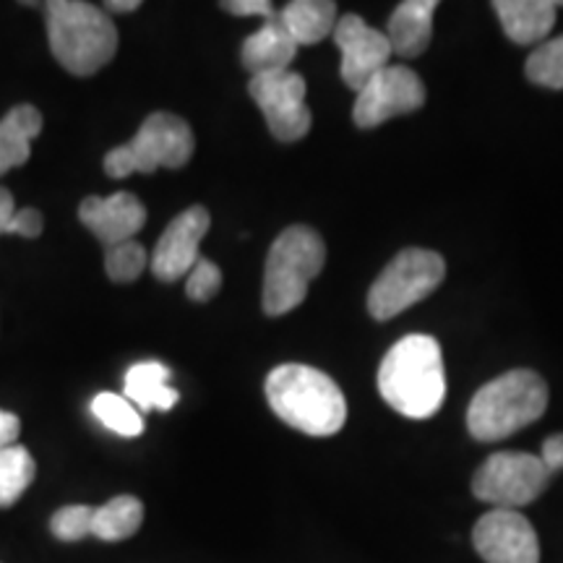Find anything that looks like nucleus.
<instances>
[{
    "mask_svg": "<svg viewBox=\"0 0 563 563\" xmlns=\"http://www.w3.org/2000/svg\"><path fill=\"white\" fill-rule=\"evenodd\" d=\"M426 87L420 76L405 66H386L357 91L352 121L357 129H376L397 115H407L422 108Z\"/></svg>",
    "mask_w": 563,
    "mask_h": 563,
    "instance_id": "nucleus-10",
    "label": "nucleus"
},
{
    "mask_svg": "<svg viewBox=\"0 0 563 563\" xmlns=\"http://www.w3.org/2000/svg\"><path fill=\"white\" fill-rule=\"evenodd\" d=\"M306 79L292 68L251 76L249 84V95L264 112L272 136L285 144L300 141L313 125L311 108L306 104Z\"/></svg>",
    "mask_w": 563,
    "mask_h": 563,
    "instance_id": "nucleus-9",
    "label": "nucleus"
},
{
    "mask_svg": "<svg viewBox=\"0 0 563 563\" xmlns=\"http://www.w3.org/2000/svg\"><path fill=\"white\" fill-rule=\"evenodd\" d=\"M139 0H108L104 3V11H121V13H131L139 9Z\"/></svg>",
    "mask_w": 563,
    "mask_h": 563,
    "instance_id": "nucleus-33",
    "label": "nucleus"
},
{
    "mask_svg": "<svg viewBox=\"0 0 563 563\" xmlns=\"http://www.w3.org/2000/svg\"><path fill=\"white\" fill-rule=\"evenodd\" d=\"M146 264H150V258H146L144 245L136 241L110 245L108 256H104V272H108L112 282H121V285L139 279L144 274Z\"/></svg>",
    "mask_w": 563,
    "mask_h": 563,
    "instance_id": "nucleus-25",
    "label": "nucleus"
},
{
    "mask_svg": "<svg viewBox=\"0 0 563 563\" xmlns=\"http://www.w3.org/2000/svg\"><path fill=\"white\" fill-rule=\"evenodd\" d=\"M144 525V504L136 496H115L108 504L95 509L91 534L104 543H121L139 532Z\"/></svg>",
    "mask_w": 563,
    "mask_h": 563,
    "instance_id": "nucleus-21",
    "label": "nucleus"
},
{
    "mask_svg": "<svg viewBox=\"0 0 563 563\" xmlns=\"http://www.w3.org/2000/svg\"><path fill=\"white\" fill-rule=\"evenodd\" d=\"M42 228H45V222H42V214L37 209H19L5 232H11V235H21V238H37Z\"/></svg>",
    "mask_w": 563,
    "mask_h": 563,
    "instance_id": "nucleus-28",
    "label": "nucleus"
},
{
    "mask_svg": "<svg viewBox=\"0 0 563 563\" xmlns=\"http://www.w3.org/2000/svg\"><path fill=\"white\" fill-rule=\"evenodd\" d=\"M243 66L251 70L253 76L258 74H274V70H290L295 55H298V42L292 40V34L285 30L279 13L269 21H264V26L258 32H253L251 37L243 42Z\"/></svg>",
    "mask_w": 563,
    "mask_h": 563,
    "instance_id": "nucleus-17",
    "label": "nucleus"
},
{
    "mask_svg": "<svg viewBox=\"0 0 563 563\" xmlns=\"http://www.w3.org/2000/svg\"><path fill=\"white\" fill-rule=\"evenodd\" d=\"M561 0H496L493 11L501 19L504 32L517 45H543L555 24Z\"/></svg>",
    "mask_w": 563,
    "mask_h": 563,
    "instance_id": "nucleus-16",
    "label": "nucleus"
},
{
    "mask_svg": "<svg viewBox=\"0 0 563 563\" xmlns=\"http://www.w3.org/2000/svg\"><path fill=\"white\" fill-rule=\"evenodd\" d=\"M91 415L102 422L104 428H110L112 433L125 435V439H136L144 433V418L133 407L123 394L102 391L91 399Z\"/></svg>",
    "mask_w": 563,
    "mask_h": 563,
    "instance_id": "nucleus-23",
    "label": "nucleus"
},
{
    "mask_svg": "<svg viewBox=\"0 0 563 563\" xmlns=\"http://www.w3.org/2000/svg\"><path fill=\"white\" fill-rule=\"evenodd\" d=\"M21 433V420L13 412L0 410V449H9L16 443Z\"/></svg>",
    "mask_w": 563,
    "mask_h": 563,
    "instance_id": "nucleus-31",
    "label": "nucleus"
},
{
    "mask_svg": "<svg viewBox=\"0 0 563 563\" xmlns=\"http://www.w3.org/2000/svg\"><path fill=\"white\" fill-rule=\"evenodd\" d=\"M47 40L68 74L91 76L118 51V30L108 11L84 0H51L45 5Z\"/></svg>",
    "mask_w": 563,
    "mask_h": 563,
    "instance_id": "nucleus-3",
    "label": "nucleus"
},
{
    "mask_svg": "<svg viewBox=\"0 0 563 563\" xmlns=\"http://www.w3.org/2000/svg\"><path fill=\"white\" fill-rule=\"evenodd\" d=\"M327 262V245L313 228L292 224L279 232L266 256L264 269V313L285 316L306 300L308 287Z\"/></svg>",
    "mask_w": 563,
    "mask_h": 563,
    "instance_id": "nucleus-5",
    "label": "nucleus"
},
{
    "mask_svg": "<svg viewBox=\"0 0 563 563\" xmlns=\"http://www.w3.org/2000/svg\"><path fill=\"white\" fill-rule=\"evenodd\" d=\"M551 473L540 456L527 452H496L475 473L473 493L493 509L519 511L545 490Z\"/></svg>",
    "mask_w": 563,
    "mask_h": 563,
    "instance_id": "nucleus-8",
    "label": "nucleus"
},
{
    "mask_svg": "<svg viewBox=\"0 0 563 563\" xmlns=\"http://www.w3.org/2000/svg\"><path fill=\"white\" fill-rule=\"evenodd\" d=\"M34 475H37V464L24 446L13 443L9 449H0V509L16 504L32 485Z\"/></svg>",
    "mask_w": 563,
    "mask_h": 563,
    "instance_id": "nucleus-22",
    "label": "nucleus"
},
{
    "mask_svg": "<svg viewBox=\"0 0 563 563\" xmlns=\"http://www.w3.org/2000/svg\"><path fill=\"white\" fill-rule=\"evenodd\" d=\"M378 391L399 415L426 420L446 397L441 344L428 334H410L386 352L378 368Z\"/></svg>",
    "mask_w": 563,
    "mask_h": 563,
    "instance_id": "nucleus-1",
    "label": "nucleus"
},
{
    "mask_svg": "<svg viewBox=\"0 0 563 563\" xmlns=\"http://www.w3.org/2000/svg\"><path fill=\"white\" fill-rule=\"evenodd\" d=\"M91 519H95V509L91 506H63V509L53 514L51 530L63 543H79V540L91 534Z\"/></svg>",
    "mask_w": 563,
    "mask_h": 563,
    "instance_id": "nucleus-26",
    "label": "nucleus"
},
{
    "mask_svg": "<svg viewBox=\"0 0 563 563\" xmlns=\"http://www.w3.org/2000/svg\"><path fill=\"white\" fill-rule=\"evenodd\" d=\"M282 24L300 45H316L334 34L336 26V3L332 0H292L279 11Z\"/></svg>",
    "mask_w": 563,
    "mask_h": 563,
    "instance_id": "nucleus-20",
    "label": "nucleus"
},
{
    "mask_svg": "<svg viewBox=\"0 0 563 563\" xmlns=\"http://www.w3.org/2000/svg\"><path fill=\"white\" fill-rule=\"evenodd\" d=\"M266 399L279 420L308 435H334L347 420V402L332 376L302 363L277 365L266 376Z\"/></svg>",
    "mask_w": 563,
    "mask_h": 563,
    "instance_id": "nucleus-2",
    "label": "nucleus"
},
{
    "mask_svg": "<svg viewBox=\"0 0 563 563\" xmlns=\"http://www.w3.org/2000/svg\"><path fill=\"white\" fill-rule=\"evenodd\" d=\"M527 79L545 89H563V34L545 40L527 58Z\"/></svg>",
    "mask_w": 563,
    "mask_h": 563,
    "instance_id": "nucleus-24",
    "label": "nucleus"
},
{
    "mask_svg": "<svg viewBox=\"0 0 563 563\" xmlns=\"http://www.w3.org/2000/svg\"><path fill=\"white\" fill-rule=\"evenodd\" d=\"M473 543L485 563H540L538 532L519 511L483 514L473 530Z\"/></svg>",
    "mask_w": 563,
    "mask_h": 563,
    "instance_id": "nucleus-11",
    "label": "nucleus"
},
{
    "mask_svg": "<svg viewBox=\"0 0 563 563\" xmlns=\"http://www.w3.org/2000/svg\"><path fill=\"white\" fill-rule=\"evenodd\" d=\"M196 139L191 125L173 112H152L129 144L115 146L104 157V173L110 178H129L133 173H154L159 167L188 165L194 157Z\"/></svg>",
    "mask_w": 563,
    "mask_h": 563,
    "instance_id": "nucleus-6",
    "label": "nucleus"
},
{
    "mask_svg": "<svg viewBox=\"0 0 563 563\" xmlns=\"http://www.w3.org/2000/svg\"><path fill=\"white\" fill-rule=\"evenodd\" d=\"M222 287V272L220 266L209 258H199V264L194 266L191 274L186 279V295L196 302H207L220 292Z\"/></svg>",
    "mask_w": 563,
    "mask_h": 563,
    "instance_id": "nucleus-27",
    "label": "nucleus"
},
{
    "mask_svg": "<svg viewBox=\"0 0 563 563\" xmlns=\"http://www.w3.org/2000/svg\"><path fill=\"white\" fill-rule=\"evenodd\" d=\"M222 9L232 16H262L264 21L277 16L269 0H230V3H222Z\"/></svg>",
    "mask_w": 563,
    "mask_h": 563,
    "instance_id": "nucleus-29",
    "label": "nucleus"
},
{
    "mask_svg": "<svg viewBox=\"0 0 563 563\" xmlns=\"http://www.w3.org/2000/svg\"><path fill=\"white\" fill-rule=\"evenodd\" d=\"M334 42L342 51V79L352 91H361L394 55L386 32L373 30L355 13L336 21Z\"/></svg>",
    "mask_w": 563,
    "mask_h": 563,
    "instance_id": "nucleus-12",
    "label": "nucleus"
},
{
    "mask_svg": "<svg viewBox=\"0 0 563 563\" xmlns=\"http://www.w3.org/2000/svg\"><path fill=\"white\" fill-rule=\"evenodd\" d=\"M170 368L165 363L157 361H144L131 365L129 373H125V386H123V397L136 407V410L152 412V410H173L178 405L180 394L178 389H173L170 384Z\"/></svg>",
    "mask_w": 563,
    "mask_h": 563,
    "instance_id": "nucleus-18",
    "label": "nucleus"
},
{
    "mask_svg": "<svg viewBox=\"0 0 563 563\" xmlns=\"http://www.w3.org/2000/svg\"><path fill=\"white\" fill-rule=\"evenodd\" d=\"M439 3L435 0H405L399 3L386 24L391 51L402 58H418L428 51L433 37V16Z\"/></svg>",
    "mask_w": 563,
    "mask_h": 563,
    "instance_id": "nucleus-15",
    "label": "nucleus"
},
{
    "mask_svg": "<svg viewBox=\"0 0 563 563\" xmlns=\"http://www.w3.org/2000/svg\"><path fill=\"white\" fill-rule=\"evenodd\" d=\"M548 410V386L534 371L517 368L493 378L475 391L467 407L473 439L493 443L532 426Z\"/></svg>",
    "mask_w": 563,
    "mask_h": 563,
    "instance_id": "nucleus-4",
    "label": "nucleus"
},
{
    "mask_svg": "<svg viewBox=\"0 0 563 563\" xmlns=\"http://www.w3.org/2000/svg\"><path fill=\"white\" fill-rule=\"evenodd\" d=\"M42 131V112L32 104H19L0 121V175L30 159L32 141Z\"/></svg>",
    "mask_w": 563,
    "mask_h": 563,
    "instance_id": "nucleus-19",
    "label": "nucleus"
},
{
    "mask_svg": "<svg viewBox=\"0 0 563 563\" xmlns=\"http://www.w3.org/2000/svg\"><path fill=\"white\" fill-rule=\"evenodd\" d=\"M16 214V203H13V196L9 188H0V235L9 230V222Z\"/></svg>",
    "mask_w": 563,
    "mask_h": 563,
    "instance_id": "nucleus-32",
    "label": "nucleus"
},
{
    "mask_svg": "<svg viewBox=\"0 0 563 563\" xmlns=\"http://www.w3.org/2000/svg\"><path fill=\"white\" fill-rule=\"evenodd\" d=\"M211 228V217L203 207L180 211L159 235L150 266L159 282H178L188 277L199 264V245Z\"/></svg>",
    "mask_w": 563,
    "mask_h": 563,
    "instance_id": "nucleus-13",
    "label": "nucleus"
},
{
    "mask_svg": "<svg viewBox=\"0 0 563 563\" xmlns=\"http://www.w3.org/2000/svg\"><path fill=\"white\" fill-rule=\"evenodd\" d=\"M540 462L545 464L548 473H559V470H563V433H553L551 439L543 443Z\"/></svg>",
    "mask_w": 563,
    "mask_h": 563,
    "instance_id": "nucleus-30",
    "label": "nucleus"
},
{
    "mask_svg": "<svg viewBox=\"0 0 563 563\" xmlns=\"http://www.w3.org/2000/svg\"><path fill=\"white\" fill-rule=\"evenodd\" d=\"M443 277H446V264L439 253L405 249L371 285L368 313L376 321H389L439 290Z\"/></svg>",
    "mask_w": 563,
    "mask_h": 563,
    "instance_id": "nucleus-7",
    "label": "nucleus"
},
{
    "mask_svg": "<svg viewBox=\"0 0 563 563\" xmlns=\"http://www.w3.org/2000/svg\"><path fill=\"white\" fill-rule=\"evenodd\" d=\"M79 220L110 249V245L133 241V235L144 228L146 209L136 196L125 191L104 196V199L102 196H89L81 201Z\"/></svg>",
    "mask_w": 563,
    "mask_h": 563,
    "instance_id": "nucleus-14",
    "label": "nucleus"
}]
</instances>
